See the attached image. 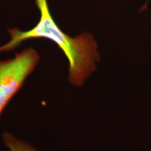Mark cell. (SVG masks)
Wrapping results in <instances>:
<instances>
[{"mask_svg":"<svg viewBox=\"0 0 151 151\" xmlns=\"http://www.w3.org/2000/svg\"><path fill=\"white\" fill-rule=\"evenodd\" d=\"M149 1H150V0H147V1H146V3L145 4V5L143 6V9H141V11H143V10H144V9H146V7H147V5H148V3L149 2Z\"/></svg>","mask_w":151,"mask_h":151,"instance_id":"277c9868","label":"cell"},{"mask_svg":"<svg viewBox=\"0 0 151 151\" xmlns=\"http://www.w3.org/2000/svg\"><path fill=\"white\" fill-rule=\"evenodd\" d=\"M2 139L4 145L8 148L7 151H38L28 143L19 140L6 132L3 134Z\"/></svg>","mask_w":151,"mask_h":151,"instance_id":"3957f363","label":"cell"},{"mask_svg":"<svg viewBox=\"0 0 151 151\" xmlns=\"http://www.w3.org/2000/svg\"><path fill=\"white\" fill-rule=\"evenodd\" d=\"M40 12L37 24L27 31L18 28L8 30L11 40L0 47V52L11 51L23 41L43 38L53 41L67 57L69 64V81L72 86H82L96 69L99 60L98 46L91 34L83 32L71 37L61 29L50 14L47 0H35Z\"/></svg>","mask_w":151,"mask_h":151,"instance_id":"6da1fadb","label":"cell"},{"mask_svg":"<svg viewBox=\"0 0 151 151\" xmlns=\"http://www.w3.org/2000/svg\"><path fill=\"white\" fill-rule=\"evenodd\" d=\"M40 57L34 48H27L14 58L0 61V116L35 70Z\"/></svg>","mask_w":151,"mask_h":151,"instance_id":"7a4b0ae2","label":"cell"}]
</instances>
